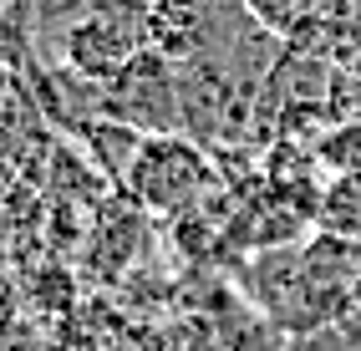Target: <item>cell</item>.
Wrapping results in <instances>:
<instances>
[{"label":"cell","instance_id":"277c9868","mask_svg":"<svg viewBox=\"0 0 361 351\" xmlns=\"http://www.w3.org/2000/svg\"><path fill=\"white\" fill-rule=\"evenodd\" d=\"M77 133H82V143H87V158L97 163V173L123 189L148 133H137L133 123H117V117H82Z\"/></svg>","mask_w":361,"mask_h":351},{"label":"cell","instance_id":"5b68a950","mask_svg":"<svg viewBox=\"0 0 361 351\" xmlns=\"http://www.w3.org/2000/svg\"><path fill=\"white\" fill-rule=\"evenodd\" d=\"M316 158L331 163V168H341V173H361V117H351V123H341L336 133H326L316 143Z\"/></svg>","mask_w":361,"mask_h":351},{"label":"cell","instance_id":"8992f818","mask_svg":"<svg viewBox=\"0 0 361 351\" xmlns=\"http://www.w3.org/2000/svg\"><path fill=\"white\" fill-rule=\"evenodd\" d=\"M239 6H245L250 20L264 26V31H290V26H300V16L310 11V0H239Z\"/></svg>","mask_w":361,"mask_h":351},{"label":"cell","instance_id":"7a4b0ae2","mask_svg":"<svg viewBox=\"0 0 361 351\" xmlns=\"http://www.w3.org/2000/svg\"><path fill=\"white\" fill-rule=\"evenodd\" d=\"M214 163L209 148L188 133H148L142 153L133 163V173L123 189L148 209V214H183L204 199V189H214Z\"/></svg>","mask_w":361,"mask_h":351},{"label":"cell","instance_id":"3957f363","mask_svg":"<svg viewBox=\"0 0 361 351\" xmlns=\"http://www.w3.org/2000/svg\"><path fill=\"white\" fill-rule=\"evenodd\" d=\"M97 112L133 123L137 133H178L183 128V92H178V61L142 46V51L97 87Z\"/></svg>","mask_w":361,"mask_h":351},{"label":"cell","instance_id":"52a82bcc","mask_svg":"<svg viewBox=\"0 0 361 351\" xmlns=\"http://www.w3.org/2000/svg\"><path fill=\"white\" fill-rule=\"evenodd\" d=\"M351 295H356V306H361V275H356V290H351Z\"/></svg>","mask_w":361,"mask_h":351},{"label":"cell","instance_id":"6da1fadb","mask_svg":"<svg viewBox=\"0 0 361 351\" xmlns=\"http://www.w3.org/2000/svg\"><path fill=\"white\" fill-rule=\"evenodd\" d=\"M148 46V0H92L61 26V72L102 87Z\"/></svg>","mask_w":361,"mask_h":351}]
</instances>
